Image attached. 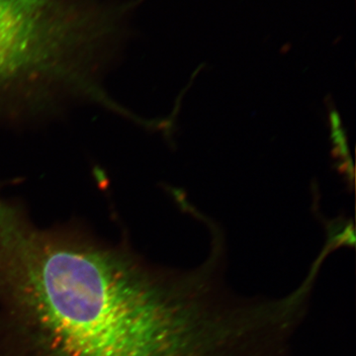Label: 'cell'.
I'll list each match as a JSON object with an SVG mask.
<instances>
[{
	"label": "cell",
	"mask_w": 356,
	"mask_h": 356,
	"mask_svg": "<svg viewBox=\"0 0 356 356\" xmlns=\"http://www.w3.org/2000/svg\"><path fill=\"white\" fill-rule=\"evenodd\" d=\"M42 0H0V128L53 118L72 105L107 109L103 74L67 58Z\"/></svg>",
	"instance_id": "2"
},
{
	"label": "cell",
	"mask_w": 356,
	"mask_h": 356,
	"mask_svg": "<svg viewBox=\"0 0 356 356\" xmlns=\"http://www.w3.org/2000/svg\"><path fill=\"white\" fill-rule=\"evenodd\" d=\"M217 269L146 261L79 221L39 227L0 189V355L232 356Z\"/></svg>",
	"instance_id": "1"
}]
</instances>
